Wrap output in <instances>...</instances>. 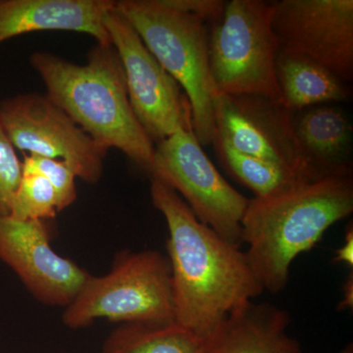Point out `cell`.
Segmentation results:
<instances>
[{
	"label": "cell",
	"instance_id": "cell-9",
	"mask_svg": "<svg viewBox=\"0 0 353 353\" xmlns=\"http://www.w3.org/2000/svg\"><path fill=\"white\" fill-rule=\"evenodd\" d=\"M104 23L124 70L132 110L152 143H160L181 129L194 130L192 108L183 88L126 18L114 6Z\"/></svg>",
	"mask_w": 353,
	"mask_h": 353
},
{
	"label": "cell",
	"instance_id": "cell-11",
	"mask_svg": "<svg viewBox=\"0 0 353 353\" xmlns=\"http://www.w3.org/2000/svg\"><path fill=\"white\" fill-rule=\"evenodd\" d=\"M272 28L279 50L307 57L352 82V0L273 2Z\"/></svg>",
	"mask_w": 353,
	"mask_h": 353
},
{
	"label": "cell",
	"instance_id": "cell-14",
	"mask_svg": "<svg viewBox=\"0 0 353 353\" xmlns=\"http://www.w3.org/2000/svg\"><path fill=\"white\" fill-rule=\"evenodd\" d=\"M289 312L268 303L248 301L232 311L204 343V353H301L287 333Z\"/></svg>",
	"mask_w": 353,
	"mask_h": 353
},
{
	"label": "cell",
	"instance_id": "cell-13",
	"mask_svg": "<svg viewBox=\"0 0 353 353\" xmlns=\"http://www.w3.org/2000/svg\"><path fill=\"white\" fill-rule=\"evenodd\" d=\"M114 6L112 0H0V44L29 32L63 31L111 46L104 21Z\"/></svg>",
	"mask_w": 353,
	"mask_h": 353
},
{
	"label": "cell",
	"instance_id": "cell-12",
	"mask_svg": "<svg viewBox=\"0 0 353 353\" xmlns=\"http://www.w3.org/2000/svg\"><path fill=\"white\" fill-rule=\"evenodd\" d=\"M0 260L39 303L48 306H68L90 277L53 250L46 220L0 216Z\"/></svg>",
	"mask_w": 353,
	"mask_h": 353
},
{
	"label": "cell",
	"instance_id": "cell-4",
	"mask_svg": "<svg viewBox=\"0 0 353 353\" xmlns=\"http://www.w3.org/2000/svg\"><path fill=\"white\" fill-rule=\"evenodd\" d=\"M115 9L183 88L192 108V128L201 145L215 139L216 90L209 68L208 24L163 0H121Z\"/></svg>",
	"mask_w": 353,
	"mask_h": 353
},
{
	"label": "cell",
	"instance_id": "cell-8",
	"mask_svg": "<svg viewBox=\"0 0 353 353\" xmlns=\"http://www.w3.org/2000/svg\"><path fill=\"white\" fill-rule=\"evenodd\" d=\"M0 122L16 150L65 162L77 179L99 183L108 150L46 94L16 95L0 102Z\"/></svg>",
	"mask_w": 353,
	"mask_h": 353
},
{
	"label": "cell",
	"instance_id": "cell-20",
	"mask_svg": "<svg viewBox=\"0 0 353 353\" xmlns=\"http://www.w3.org/2000/svg\"><path fill=\"white\" fill-rule=\"evenodd\" d=\"M22 171L23 174H38L50 183L57 194L59 212L76 201L77 176L61 160L26 154L22 161Z\"/></svg>",
	"mask_w": 353,
	"mask_h": 353
},
{
	"label": "cell",
	"instance_id": "cell-21",
	"mask_svg": "<svg viewBox=\"0 0 353 353\" xmlns=\"http://www.w3.org/2000/svg\"><path fill=\"white\" fill-rule=\"evenodd\" d=\"M22 161L0 122V216H8L22 178Z\"/></svg>",
	"mask_w": 353,
	"mask_h": 353
},
{
	"label": "cell",
	"instance_id": "cell-17",
	"mask_svg": "<svg viewBox=\"0 0 353 353\" xmlns=\"http://www.w3.org/2000/svg\"><path fill=\"white\" fill-rule=\"evenodd\" d=\"M101 353H204V343L176 321L127 323L111 332Z\"/></svg>",
	"mask_w": 353,
	"mask_h": 353
},
{
	"label": "cell",
	"instance_id": "cell-3",
	"mask_svg": "<svg viewBox=\"0 0 353 353\" xmlns=\"http://www.w3.org/2000/svg\"><path fill=\"white\" fill-rule=\"evenodd\" d=\"M352 212V176H327L277 196L250 199L241 220L243 241L264 292L284 290L292 261Z\"/></svg>",
	"mask_w": 353,
	"mask_h": 353
},
{
	"label": "cell",
	"instance_id": "cell-16",
	"mask_svg": "<svg viewBox=\"0 0 353 353\" xmlns=\"http://www.w3.org/2000/svg\"><path fill=\"white\" fill-rule=\"evenodd\" d=\"M276 78L280 103L290 112L347 101L350 88L331 70L296 53L279 50Z\"/></svg>",
	"mask_w": 353,
	"mask_h": 353
},
{
	"label": "cell",
	"instance_id": "cell-7",
	"mask_svg": "<svg viewBox=\"0 0 353 353\" xmlns=\"http://www.w3.org/2000/svg\"><path fill=\"white\" fill-rule=\"evenodd\" d=\"M150 175L175 190L197 219L223 239L243 245L241 220L250 199L221 175L194 130H179L157 143Z\"/></svg>",
	"mask_w": 353,
	"mask_h": 353
},
{
	"label": "cell",
	"instance_id": "cell-6",
	"mask_svg": "<svg viewBox=\"0 0 353 353\" xmlns=\"http://www.w3.org/2000/svg\"><path fill=\"white\" fill-rule=\"evenodd\" d=\"M273 2L232 0L208 28L211 77L220 94L255 95L280 102L272 28Z\"/></svg>",
	"mask_w": 353,
	"mask_h": 353
},
{
	"label": "cell",
	"instance_id": "cell-2",
	"mask_svg": "<svg viewBox=\"0 0 353 353\" xmlns=\"http://www.w3.org/2000/svg\"><path fill=\"white\" fill-rule=\"evenodd\" d=\"M30 63L43 80L48 99L95 143L120 150L150 173L155 146L132 110L124 70L112 44H95L82 65L48 51L32 53Z\"/></svg>",
	"mask_w": 353,
	"mask_h": 353
},
{
	"label": "cell",
	"instance_id": "cell-1",
	"mask_svg": "<svg viewBox=\"0 0 353 353\" xmlns=\"http://www.w3.org/2000/svg\"><path fill=\"white\" fill-rule=\"evenodd\" d=\"M150 196L168 227L175 321L206 340L263 288L245 252L197 219L175 190L152 178Z\"/></svg>",
	"mask_w": 353,
	"mask_h": 353
},
{
	"label": "cell",
	"instance_id": "cell-25",
	"mask_svg": "<svg viewBox=\"0 0 353 353\" xmlns=\"http://www.w3.org/2000/svg\"><path fill=\"white\" fill-rule=\"evenodd\" d=\"M341 353H353L352 345H347Z\"/></svg>",
	"mask_w": 353,
	"mask_h": 353
},
{
	"label": "cell",
	"instance_id": "cell-24",
	"mask_svg": "<svg viewBox=\"0 0 353 353\" xmlns=\"http://www.w3.org/2000/svg\"><path fill=\"white\" fill-rule=\"evenodd\" d=\"M343 299L338 304L339 311L352 310L353 308V273L350 272V275L345 279L343 284Z\"/></svg>",
	"mask_w": 353,
	"mask_h": 353
},
{
	"label": "cell",
	"instance_id": "cell-10",
	"mask_svg": "<svg viewBox=\"0 0 353 353\" xmlns=\"http://www.w3.org/2000/svg\"><path fill=\"white\" fill-rule=\"evenodd\" d=\"M215 139L236 152L285 167L309 181L320 180L297 141L292 112L277 101L255 95H218Z\"/></svg>",
	"mask_w": 353,
	"mask_h": 353
},
{
	"label": "cell",
	"instance_id": "cell-19",
	"mask_svg": "<svg viewBox=\"0 0 353 353\" xmlns=\"http://www.w3.org/2000/svg\"><path fill=\"white\" fill-rule=\"evenodd\" d=\"M58 212L57 194L50 183L38 174H23L8 216L18 220L48 221Z\"/></svg>",
	"mask_w": 353,
	"mask_h": 353
},
{
	"label": "cell",
	"instance_id": "cell-23",
	"mask_svg": "<svg viewBox=\"0 0 353 353\" xmlns=\"http://www.w3.org/2000/svg\"><path fill=\"white\" fill-rule=\"evenodd\" d=\"M333 261L334 263H345L353 266V226L352 222L348 224L345 231V243L336 250Z\"/></svg>",
	"mask_w": 353,
	"mask_h": 353
},
{
	"label": "cell",
	"instance_id": "cell-22",
	"mask_svg": "<svg viewBox=\"0 0 353 353\" xmlns=\"http://www.w3.org/2000/svg\"><path fill=\"white\" fill-rule=\"evenodd\" d=\"M163 2L181 12L201 18L208 24L219 19L226 4L222 0H163Z\"/></svg>",
	"mask_w": 353,
	"mask_h": 353
},
{
	"label": "cell",
	"instance_id": "cell-18",
	"mask_svg": "<svg viewBox=\"0 0 353 353\" xmlns=\"http://www.w3.org/2000/svg\"><path fill=\"white\" fill-rule=\"evenodd\" d=\"M213 143L227 170L252 190L256 199L277 196L301 183L313 182L280 165L236 152L222 141L215 139Z\"/></svg>",
	"mask_w": 353,
	"mask_h": 353
},
{
	"label": "cell",
	"instance_id": "cell-5",
	"mask_svg": "<svg viewBox=\"0 0 353 353\" xmlns=\"http://www.w3.org/2000/svg\"><path fill=\"white\" fill-rule=\"evenodd\" d=\"M127 323L175 321L171 268L157 250L121 252L105 275H90L64 308L67 328H87L97 320Z\"/></svg>",
	"mask_w": 353,
	"mask_h": 353
},
{
	"label": "cell",
	"instance_id": "cell-15",
	"mask_svg": "<svg viewBox=\"0 0 353 353\" xmlns=\"http://www.w3.org/2000/svg\"><path fill=\"white\" fill-rule=\"evenodd\" d=\"M303 157L319 179L352 176V123L334 104H322L292 113Z\"/></svg>",
	"mask_w": 353,
	"mask_h": 353
}]
</instances>
